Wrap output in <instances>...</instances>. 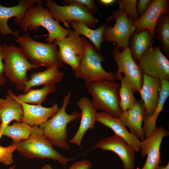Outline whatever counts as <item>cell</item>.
Here are the masks:
<instances>
[{
    "instance_id": "cell-17",
    "label": "cell",
    "mask_w": 169,
    "mask_h": 169,
    "mask_svg": "<svg viewBox=\"0 0 169 169\" xmlns=\"http://www.w3.org/2000/svg\"><path fill=\"white\" fill-rule=\"evenodd\" d=\"M146 115V109L143 102L141 99L136 100L131 107L121 112L119 118L129 129L130 132L141 141L145 138L142 125Z\"/></svg>"
},
{
    "instance_id": "cell-41",
    "label": "cell",
    "mask_w": 169,
    "mask_h": 169,
    "mask_svg": "<svg viewBox=\"0 0 169 169\" xmlns=\"http://www.w3.org/2000/svg\"><path fill=\"white\" fill-rule=\"evenodd\" d=\"M1 119L0 116V123H1Z\"/></svg>"
},
{
    "instance_id": "cell-12",
    "label": "cell",
    "mask_w": 169,
    "mask_h": 169,
    "mask_svg": "<svg viewBox=\"0 0 169 169\" xmlns=\"http://www.w3.org/2000/svg\"><path fill=\"white\" fill-rule=\"evenodd\" d=\"M111 16L115 23L113 27L106 26L103 34L104 38L105 41L115 43L119 49L127 48L130 37L136 30L135 26L122 10L113 11Z\"/></svg>"
},
{
    "instance_id": "cell-24",
    "label": "cell",
    "mask_w": 169,
    "mask_h": 169,
    "mask_svg": "<svg viewBox=\"0 0 169 169\" xmlns=\"http://www.w3.org/2000/svg\"><path fill=\"white\" fill-rule=\"evenodd\" d=\"M64 74L57 68L52 67L45 70L33 74L26 83L23 93H27L33 87L40 85L51 86L59 82Z\"/></svg>"
},
{
    "instance_id": "cell-3",
    "label": "cell",
    "mask_w": 169,
    "mask_h": 169,
    "mask_svg": "<svg viewBox=\"0 0 169 169\" xmlns=\"http://www.w3.org/2000/svg\"><path fill=\"white\" fill-rule=\"evenodd\" d=\"M16 150L23 156L28 158H49L59 162L64 167L74 158L64 157L55 150L52 143L44 136L42 129L38 125L32 126L29 137L14 143Z\"/></svg>"
},
{
    "instance_id": "cell-16",
    "label": "cell",
    "mask_w": 169,
    "mask_h": 169,
    "mask_svg": "<svg viewBox=\"0 0 169 169\" xmlns=\"http://www.w3.org/2000/svg\"><path fill=\"white\" fill-rule=\"evenodd\" d=\"M8 92L22 106L23 114L21 118L20 122L26 123L32 127L39 125L44 122L55 114L59 109L55 103L50 107L24 103L17 100L11 90H8Z\"/></svg>"
},
{
    "instance_id": "cell-22",
    "label": "cell",
    "mask_w": 169,
    "mask_h": 169,
    "mask_svg": "<svg viewBox=\"0 0 169 169\" xmlns=\"http://www.w3.org/2000/svg\"><path fill=\"white\" fill-rule=\"evenodd\" d=\"M156 38V36L147 29L135 30L133 32L130 37L128 47L136 62L145 51L152 46Z\"/></svg>"
},
{
    "instance_id": "cell-9",
    "label": "cell",
    "mask_w": 169,
    "mask_h": 169,
    "mask_svg": "<svg viewBox=\"0 0 169 169\" xmlns=\"http://www.w3.org/2000/svg\"><path fill=\"white\" fill-rule=\"evenodd\" d=\"M54 43L59 48V54L63 64L69 65L74 72L79 68L85 53V46L82 37L70 30L65 37L55 40Z\"/></svg>"
},
{
    "instance_id": "cell-26",
    "label": "cell",
    "mask_w": 169,
    "mask_h": 169,
    "mask_svg": "<svg viewBox=\"0 0 169 169\" xmlns=\"http://www.w3.org/2000/svg\"><path fill=\"white\" fill-rule=\"evenodd\" d=\"M161 79L162 87L159 94L160 98L158 105L151 115L148 116L146 115L144 119L142 128L145 133V138L150 136L156 130L157 119L160 114L163 110L164 104L169 96V81Z\"/></svg>"
},
{
    "instance_id": "cell-21",
    "label": "cell",
    "mask_w": 169,
    "mask_h": 169,
    "mask_svg": "<svg viewBox=\"0 0 169 169\" xmlns=\"http://www.w3.org/2000/svg\"><path fill=\"white\" fill-rule=\"evenodd\" d=\"M168 0H153L146 11L136 21L133 23L136 31L148 29L152 35L157 22L161 15L169 12Z\"/></svg>"
},
{
    "instance_id": "cell-5",
    "label": "cell",
    "mask_w": 169,
    "mask_h": 169,
    "mask_svg": "<svg viewBox=\"0 0 169 169\" xmlns=\"http://www.w3.org/2000/svg\"><path fill=\"white\" fill-rule=\"evenodd\" d=\"M10 43L9 45L5 43L2 45L4 74L18 90H24L29 79L27 77V71L38 67L29 61L20 47Z\"/></svg>"
},
{
    "instance_id": "cell-11",
    "label": "cell",
    "mask_w": 169,
    "mask_h": 169,
    "mask_svg": "<svg viewBox=\"0 0 169 169\" xmlns=\"http://www.w3.org/2000/svg\"><path fill=\"white\" fill-rule=\"evenodd\" d=\"M137 62L143 74L169 80V60L159 46L150 47L142 54Z\"/></svg>"
},
{
    "instance_id": "cell-36",
    "label": "cell",
    "mask_w": 169,
    "mask_h": 169,
    "mask_svg": "<svg viewBox=\"0 0 169 169\" xmlns=\"http://www.w3.org/2000/svg\"><path fill=\"white\" fill-rule=\"evenodd\" d=\"M2 56V45L0 41V86L4 85L7 80L4 72L3 63Z\"/></svg>"
},
{
    "instance_id": "cell-18",
    "label": "cell",
    "mask_w": 169,
    "mask_h": 169,
    "mask_svg": "<svg viewBox=\"0 0 169 169\" xmlns=\"http://www.w3.org/2000/svg\"><path fill=\"white\" fill-rule=\"evenodd\" d=\"M77 105L81 111L80 123L76 133L69 142L81 148V141L85 133L89 129L92 130L94 127L97 112L91 101L87 97L81 98L78 101Z\"/></svg>"
},
{
    "instance_id": "cell-10",
    "label": "cell",
    "mask_w": 169,
    "mask_h": 169,
    "mask_svg": "<svg viewBox=\"0 0 169 169\" xmlns=\"http://www.w3.org/2000/svg\"><path fill=\"white\" fill-rule=\"evenodd\" d=\"M112 55L117 66L116 79L123 73L131 83L134 92L139 93L143 84V74L134 60L128 47L122 49L120 52L115 45L112 49Z\"/></svg>"
},
{
    "instance_id": "cell-28",
    "label": "cell",
    "mask_w": 169,
    "mask_h": 169,
    "mask_svg": "<svg viewBox=\"0 0 169 169\" xmlns=\"http://www.w3.org/2000/svg\"><path fill=\"white\" fill-rule=\"evenodd\" d=\"M55 88V85L45 86L40 89H31L25 93L14 96L17 100L22 102L31 105H41L49 94L54 92Z\"/></svg>"
},
{
    "instance_id": "cell-39",
    "label": "cell",
    "mask_w": 169,
    "mask_h": 169,
    "mask_svg": "<svg viewBox=\"0 0 169 169\" xmlns=\"http://www.w3.org/2000/svg\"><path fill=\"white\" fill-rule=\"evenodd\" d=\"M40 169H54L49 164H46L43 166Z\"/></svg>"
},
{
    "instance_id": "cell-32",
    "label": "cell",
    "mask_w": 169,
    "mask_h": 169,
    "mask_svg": "<svg viewBox=\"0 0 169 169\" xmlns=\"http://www.w3.org/2000/svg\"><path fill=\"white\" fill-rule=\"evenodd\" d=\"M16 149L14 143L3 147L0 145V163L6 165H10L13 162V152Z\"/></svg>"
},
{
    "instance_id": "cell-14",
    "label": "cell",
    "mask_w": 169,
    "mask_h": 169,
    "mask_svg": "<svg viewBox=\"0 0 169 169\" xmlns=\"http://www.w3.org/2000/svg\"><path fill=\"white\" fill-rule=\"evenodd\" d=\"M111 151L115 153L122 161L124 169H134L135 151L120 137L115 135L100 140L94 148Z\"/></svg>"
},
{
    "instance_id": "cell-19",
    "label": "cell",
    "mask_w": 169,
    "mask_h": 169,
    "mask_svg": "<svg viewBox=\"0 0 169 169\" xmlns=\"http://www.w3.org/2000/svg\"><path fill=\"white\" fill-rule=\"evenodd\" d=\"M96 121L113 130L115 134L123 138L135 152L141 151V141L127 129L119 118L105 112H97Z\"/></svg>"
},
{
    "instance_id": "cell-23",
    "label": "cell",
    "mask_w": 169,
    "mask_h": 169,
    "mask_svg": "<svg viewBox=\"0 0 169 169\" xmlns=\"http://www.w3.org/2000/svg\"><path fill=\"white\" fill-rule=\"evenodd\" d=\"M23 114L21 105L8 92L5 98H0V132L12 121L20 122Z\"/></svg>"
},
{
    "instance_id": "cell-38",
    "label": "cell",
    "mask_w": 169,
    "mask_h": 169,
    "mask_svg": "<svg viewBox=\"0 0 169 169\" xmlns=\"http://www.w3.org/2000/svg\"><path fill=\"white\" fill-rule=\"evenodd\" d=\"M156 169H169V163L168 162L166 166L164 165H162L160 166L159 165Z\"/></svg>"
},
{
    "instance_id": "cell-35",
    "label": "cell",
    "mask_w": 169,
    "mask_h": 169,
    "mask_svg": "<svg viewBox=\"0 0 169 169\" xmlns=\"http://www.w3.org/2000/svg\"><path fill=\"white\" fill-rule=\"evenodd\" d=\"M91 163L87 160H83L74 162L69 169H90Z\"/></svg>"
},
{
    "instance_id": "cell-40",
    "label": "cell",
    "mask_w": 169,
    "mask_h": 169,
    "mask_svg": "<svg viewBox=\"0 0 169 169\" xmlns=\"http://www.w3.org/2000/svg\"><path fill=\"white\" fill-rule=\"evenodd\" d=\"M15 166L13 165L10 167L8 169H15Z\"/></svg>"
},
{
    "instance_id": "cell-7",
    "label": "cell",
    "mask_w": 169,
    "mask_h": 169,
    "mask_svg": "<svg viewBox=\"0 0 169 169\" xmlns=\"http://www.w3.org/2000/svg\"><path fill=\"white\" fill-rule=\"evenodd\" d=\"M85 46V53L78 69L74 72L75 77L83 80L85 83L105 80L115 81L116 75L112 71L107 72L101 62L104 56L97 51L89 40L82 37Z\"/></svg>"
},
{
    "instance_id": "cell-33",
    "label": "cell",
    "mask_w": 169,
    "mask_h": 169,
    "mask_svg": "<svg viewBox=\"0 0 169 169\" xmlns=\"http://www.w3.org/2000/svg\"><path fill=\"white\" fill-rule=\"evenodd\" d=\"M62 3L63 6L72 3L77 4L93 15L98 10L97 6L95 4L94 0H64Z\"/></svg>"
},
{
    "instance_id": "cell-1",
    "label": "cell",
    "mask_w": 169,
    "mask_h": 169,
    "mask_svg": "<svg viewBox=\"0 0 169 169\" xmlns=\"http://www.w3.org/2000/svg\"><path fill=\"white\" fill-rule=\"evenodd\" d=\"M42 2L43 0H39L36 5L29 8L23 18L16 24L25 32L28 28L38 32L40 27H43L48 32L46 42L53 43L55 40L66 37L71 29L64 28L54 19L49 10L44 7Z\"/></svg>"
},
{
    "instance_id": "cell-13",
    "label": "cell",
    "mask_w": 169,
    "mask_h": 169,
    "mask_svg": "<svg viewBox=\"0 0 169 169\" xmlns=\"http://www.w3.org/2000/svg\"><path fill=\"white\" fill-rule=\"evenodd\" d=\"M169 134L168 130L159 127L150 136L141 141V154L143 157L147 155L145 163L141 169H156L161 163V145L164 138Z\"/></svg>"
},
{
    "instance_id": "cell-20",
    "label": "cell",
    "mask_w": 169,
    "mask_h": 169,
    "mask_svg": "<svg viewBox=\"0 0 169 169\" xmlns=\"http://www.w3.org/2000/svg\"><path fill=\"white\" fill-rule=\"evenodd\" d=\"M162 84L161 79L143 74V84L139 93L146 109V115H151L159 102Z\"/></svg>"
},
{
    "instance_id": "cell-2",
    "label": "cell",
    "mask_w": 169,
    "mask_h": 169,
    "mask_svg": "<svg viewBox=\"0 0 169 169\" xmlns=\"http://www.w3.org/2000/svg\"><path fill=\"white\" fill-rule=\"evenodd\" d=\"M72 92L69 91L64 98L62 105L52 117L38 126L42 129L44 137L55 146L69 150L67 142V126L69 123L78 120L81 112L73 111L70 114L66 112V108L70 102Z\"/></svg>"
},
{
    "instance_id": "cell-31",
    "label": "cell",
    "mask_w": 169,
    "mask_h": 169,
    "mask_svg": "<svg viewBox=\"0 0 169 169\" xmlns=\"http://www.w3.org/2000/svg\"><path fill=\"white\" fill-rule=\"evenodd\" d=\"M119 9L123 11L133 23L140 17L136 10L137 0H118Z\"/></svg>"
},
{
    "instance_id": "cell-6",
    "label": "cell",
    "mask_w": 169,
    "mask_h": 169,
    "mask_svg": "<svg viewBox=\"0 0 169 169\" xmlns=\"http://www.w3.org/2000/svg\"><path fill=\"white\" fill-rule=\"evenodd\" d=\"M84 85L92 96L91 101L96 110H102L119 118L123 111L119 105L120 84L118 83L103 80L85 83Z\"/></svg>"
},
{
    "instance_id": "cell-34",
    "label": "cell",
    "mask_w": 169,
    "mask_h": 169,
    "mask_svg": "<svg viewBox=\"0 0 169 169\" xmlns=\"http://www.w3.org/2000/svg\"><path fill=\"white\" fill-rule=\"evenodd\" d=\"M152 1L151 0H138L137 1L136 10L140 17L146 11Z\"/></svg>"
},
{
    "instance_id": "cell-27",
    "label": "cell",
    "mask_w": 169,
    "mask_h": 169,
    "mask_svg": "<svg viewBox=\"0 0 169 169\" xmlns=\"http://www.w3.org/2000/svg\"><path fill=\"white\" fill-rule=\"evenodd\" d=\"M32 127L28 124L16 121L11 125H8L0 132V138L3 136L10 138L12 143H17L28 138L30 136Z\"/></svg>"
},
{
    "instance_id": "cell-15",
    "label": "cell",
    "mask_w": 169,
    "mask_h": 169,
    "mask_svg": "<svg viewBox=\"0 0 169 169\" xmlns=\"http://www.w3.org/2000/svg\"><path fill=\"white\" fill-rule=\"evenodd\" d=\"M39 0H20L16 6L7 7L0 3V35L2 36L13 34L16 38L19 36L18 33L13 31L8 24V20L15 17L14 21L16 23L23 18L26 10L34 5Z\"/></svg>"
},
{
    "instance_id": "cell-30",
    "label": "cell",
    "mask_w": 169,
    "mask_h": 169,
    "mask_svg": "<svg viewBox=\"0 0 169 169\" xmlns=\"http://www.w3.org/2000/svg\"><path fill=\"white\" fill-rule=\"evenodd\" d=\"M117 80L121 82L119 90V105L122 111H124L131 107L136 100L134 96L133 86L128 78L121 75Z\"/></svg>"
},
{
    "instance_id": "cell-29",
    "label": "cell",
    "mask_w": 169,
    "mask_h": 169,
    "mask_svg": "<svg viewBox=\"0 0 169 169\" xmlns=\"http://www.w3.org/2000/svg\"><path fill=\"white\" fill-rule=\"evenodd\" d=\"M160 49L169 56V12L162 14L158 18L154 30Z\"/></svg>"
},
{
    "instance_id": "cell-4",
    "label": "cell",
    "mask_w": 169,
    "mask_h": 169,
    "mask_svg": "<svg viewBox=\"0 0 169 169\" xmlns=\"http://www.w3.org/2000/svg\"><path fill=\"white\" fill-rule=\"evenodd\" d=\"M18 43L31 63L38 68L54 67L59 69L62 63L59 54L57 46L54 43H43L33 39L27 31L22 36H18Z\"/></svg>"
},
{
    "instance_id": "cell-8",
    "label": "cell",
    "mask_w": 169,
    "mask_h": 169,
    "mask_svg": "<svg viewBox=\"0 0 169 169\" xmlns=\"http://www.w3.org/2000/svg\"><path fill=\"white\" fill-rule=\"evenodd\" d=\"M45 5L49 8L53 18L59 23H62L67 29L71 21L80 22L85 23L89 27L93 28L99 22L98 18L80 6L75 4L60 6L54 0H46Z\"/></svg>"
},
{
    "instance_id": "cell-25",
    "label": "cell",
    "mask_w": 169,
    "mask_h": 169,
    "mask_svg": "<svg viewBox=\"0 0 169 169\" xmlns=\"http://www.w3.org/2000/svg\"><path fill=\"white\" fill-rule=\"evenodd\" d=\"M112 19L111 15L109 16L106 18L105 23L95 29H91L85 23L80 22L72 21L69 24L74 30L88 38L92 44L95 50L100 53L101 45L105 41L103 37L104 30L108 23Z\"/></svg>"
},
{
    "instance_id": "cell-37",
    "label": "cell",
    "mask_w": 169,
    "mask_h": 169,
    "mask_svg": "<svg viewBox=\"0 0 169 169\" xmlns=\"http://www.w3.org/2000/svg\"><path fill=\"white\" fill-rule=\"evenodd\" d=\"M99 1L103 5H110L114 4L116 1L115 0H100Z\"/></svg>"
}]
</instances>
